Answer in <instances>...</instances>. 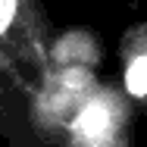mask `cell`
<instances>
[{
  "label": "cell",
  "mask_w": 147,
  "mask_h": 147,
  "mask_svg": "<svg viewBox=\"0 0 147 147\" xmlns=\"http://www.w3.org/2000/svg\"><path fill=\"white\" fill-rule=\"evenodd\" d=\"M78 128H82V135H88V138H97V135L107 128V110H103L100 103H94L88 113L78 119Z\"/></svg>",
  "instance_id": "1"
},
{
  "label": "cell",
  "mask_w": 147,
  "mask_h": 147,
  "mask_svg": "<svg viewBox=\"0 0 147 147\" xmlns=\"http://www.w3.org/2000/svg\"><path fill=\"white\" fill-rule=\"evenodd\" d=\"M128 91L131 94H147V57L135 59L131 66H128Z\"/></svg>",
  "instance_id": "2"
},
{
  "label": "cell",
  "mask_w": 147,
  "mask_h": 147,
  "mask_svg": "<svg viewBox=\"0 0 147 147\" xmlns=\"http://www.w3.org/2000/svg\"><path fill=\"white\" fill-rule=\"evenodd\" d=\"M13 13H16V0H0V31L6 28V22L13 19Z\"/></svg>",
  "instance_id": "3"
}]
</instances>
